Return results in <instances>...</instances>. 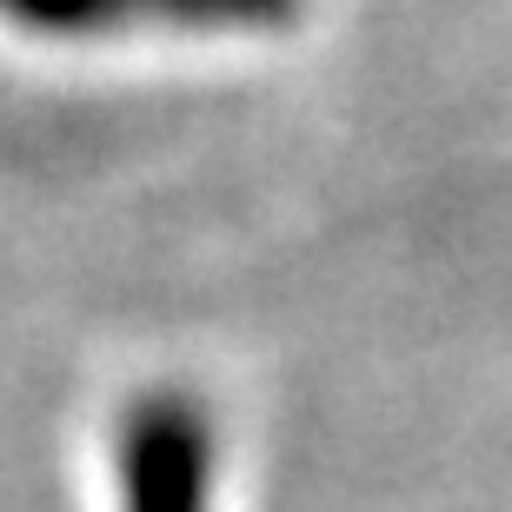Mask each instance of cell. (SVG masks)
<instances>
[{
  "label": "cell",
  "instance_id": "1",
  "mask_svg": "<svg viewBox=\"0 0 512 512\" xmlns=\"http://www.w3.org/2000/svg\"><path fill=\"white\" fill-rule=\"evenodd\" d=\"M0 14L27 34H114L127 20H180V27H220V20H273L266 0H0Z\"/></svg>",
  "mask_w": 512,
  "mask_h": 512
}]
</instances>
